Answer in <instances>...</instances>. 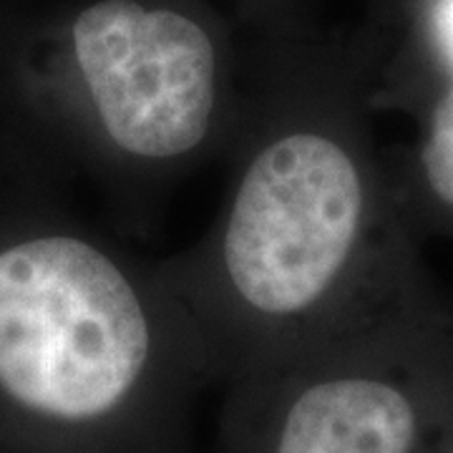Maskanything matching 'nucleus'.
Listing matches in <instances>:
<instances>
[{
    "instance_id": "f03ea898",
    "label": "nucleus",
    "mask_w": 453,
    "mask_h": 453,
    "mask_svg": "<svg viewBox=\"0 0 453 453\" xmlns=\"http://www.w3.org/2000/svg\"><path fill=\"white\" fill-rule=\"evenodd\" d=\"M363 187L335 142L295 134L247 169L226 225L225 265L252 308L292 315L320 300L356 244Z\"/></svg>"
},
{
    "instance_id": "7ed1b4c3",
    "label": "nucleus",
    "mask_w": 453,
    "mask_h": 453,
    "mask_svg": "<svg viewBox=\"0 0 453 453\" xmlns=\"http://www.w3.org/2000/svg\"><path fill=\"white\" fill-rule=\"evenodd\" d=\"M73 46L101 121L124 151L169 159L204 139L214 49L195 20L104 0L79 16Z\"/></svg>"
},
{
    "instance_id": "20e7f679",
    "label": "nucleus",
    "mask_w": 453,
    "mask_h": 453,
    "mask_svg": "<svg viewBox=\"0 0 453 453\" xmlns=\"http://www.w3.org/2000/svg\"><path fill=\"white\" fill-rule=\"evenodd\" d=\"M413 405L371 378L325 380L290 408L275 453H411Z\"/></svg>"
},
{
    "instance_id": "39448f33",
    "label": "nucleus",
    "mask_w": 453,
    "mask_h": 453,
    "mask_svg": "<svg viewBox=\"0 0 453 453\" xmlns=\"http://www.w3.org/2000/svg\"><path fill=\"white\" fill-rule=\"evenodd\" d=\"M423 169L431 189L453 207V86L434 111L431 134L423 146Z\"/></svg>"
},
{
    "instance_id": "f257e3e1",
    "label": "nucleus",
    "mask_w": 453,
    "mask_h": 453,
    "mask_svg": "<svg viewBox=\"0 0 453 453\" xmlns=\"http://www.w3.org/2000/svg\"><path fill=\"white\" fill-rule=\"evenodd\" d=\"M149 357V325L129 280L71 237L0 252V388L64 421L109 413Z\"/></svg>"
},
{
    "instance_id": "423d86ee",
    "label": "nucleus",
    "mask_w": 453,
    "mask_h": 453,
    "mask_svg": "<svg viewBox=\"0 0 453 453\" xmlns=\"http://www.w3.org/2000/svg\"><path fill=\"white\" fill-rule=\"evenodd\" d=\"M436 33L441 49L446 50L453 64V0H441L436 11Z\"/></svg>"
}]
</instances>
